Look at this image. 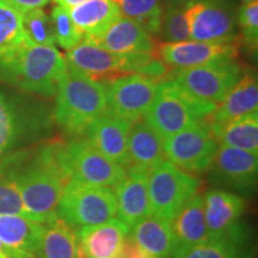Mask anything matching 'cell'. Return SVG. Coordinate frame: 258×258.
I'll return each instance as SVG.
<instances>
[{"label": "cell", "mask_w": 258, "mask_h": 258, "mask_svg": "<svg viewBox=\"0 0 258 258\" xmlns=\"http://www.w3.org/2000/svg\"><path fill=\"white\" fill-rule=\"evenodd\" d=\"M61 140L6 156L28 217L44 224L56 213L57 203L71 177L60 157Z\"/></svg>", "instance_id": "6da1fadb"}, {"label": "cell", "mask_w": 258, "mask_h": 258, "mask_svg": "<svg viewBox=\"0 0 258 258\" xmlns=\"http://www.w3.org/2000/svg\"><path fill=\"white\" fill-rule=\"evenodd\" d=\"M66 66V59L55 47L34 46L25 40L0 53V80L24 92L49 98L56 95Z\"/></svg>", "instance_id": "7a4b0ae2"}, {"label": "cell", "mask_w": 258, "mask_h": 258, "mask_svg": "<svg viewBox=\"0 0 258 258\" xmlns=\"http://www.w3.org/2000/svg\"><path fill=\"white\" fill-rule=\"evenodd\" d=\"M55 96L54 121L72 139L84 137L90 125L108 110L104 85L69 62L57 84Z\"/></svg>", "instance_id": "3957f363"}, {"label": "cell", "mask_w": 258, "mask_h": 258, "mask_svg": "<svg viewBox=\"0 0 258 258\" xmlns=\"http://www.w3.org/2000/svg\"><path fill=\"white\" fill-rule=\"evenodd\" d=\"M54 112L40 102L0 92V159L51 133Z\"/></svg>", "instance_id": "277c9868"}, {"label": "cell", "mask_w": 258, "mask_h": 258, "mask_svg": "<svg viewBox=\"0 0 258 258\" xmlns=\"http://www.w3.org/2000/svg\"><path fill=\"white\" fill-rule=\"evenodd\" d=\"M214 109V105L186 95L166 78L160 82L144 118L164 140L183 129L205 122Z\"/></svg>", "instance_id": "5b68a950"}, {"label": "cell", "mask_w": 258, "mask_h": 258, "mask_svg": "<svg viewBox=\"0 0 258 258\" xmlns=\"http://www.w3.org/2000/svg\"><path fill=\"white\" fill-rule=\"evenodd\" d=\"M56 214L73 231L103 224L116 215L114 191L106 186L71 179L57 203Z\"/></svg>", "instance_id": "8992f818"}, {"label": "cell", "mask_w": 258, "mask_h": 258, "mask_svg": "<svg viewBox=\"0 0 258 258\" xmlns=\"http://www.w3.org/2000/svg\"><path fill=\"white\" fill-rule=\"evenodd\" d=\"M244 71L232 60H221L184 70H172L167 78L192 98L217 106L239 82Z\"/></svg>", "instance_id": "52a82bcc"}, {"label": "cell", "mask_w": 258, "mask_h": 258, "mask_svg": "<svg viewBox=\"0 0 258 258\" xmlns=\"http://www.w3.org/2000/svg\"><path fill=\"white\" fill-rule=\"evenodd\" d=\"M202 180L164 160L148 173V200L152 217L172 220L180 208L198 194Z\"/></svg>", "instance_id": "ba28073f"}, {"label": "cell", "mask_w": 258, "mask_h": 258, "mask_svg": "<svg viewBox=\"0 0 258 258\" xmlns=\"http://www.w3.org/2000/svg\"><path fill=\"white\" fill-rule=\"evenodd\" d=\"M60 157L71 179L89 184L115 188L127 175L123 166L105 158L85 138L62 141Z\"/></svg>", "instance_id": "9c48e42d"}, {"label": "cell", "mask_w": 258, "mask_h": 258, "mask_svg": "<svg viewBox=\"0 0 258 258\" xmlns=\"http://www.w3.org/2000/svg\"><path fill=\"white\" fill-rule=\"evenodd\" d=\"M234 0H190L186 8L189 40L232 43L239 30Z\"/></svg>", "instance_id": "30bf717a"}, {"label": "cell", "mask_w": 258, "mask_h": 258, "mask_svg": "<svg viewBox=\"0 0 258 258\" xmlns=\"http://www.w3.org/2000/svg\"><path fill=\"white\" fill-rule=\"evenodd\" d=\"M220 145L206 122L164 139L165 159L188 173L207 172Z\"/></svg>", "instance_id": "8fae6325"}, {"label": "cell", "mask_w": 258, "mask_h": 258, "mask_svg": "<svg viewBox=\"0 0 258 258\" xmlns=\"http://www.w3.org/2000/svg\"><path fill=\"white\" fill-rule=\"evenodd\" d=\"M258 153L238 148L219 146L208 170L209 184L250 198L257 188Z\"/></svg>", "instance_id": "7c38bea8"}, {"label": "cell", "mask_w": 258, "mask_h": 258, "mask_svg": "<svg viewBox=\"0 0 258 258\" xmlns=\"http://www.w3.org/2000/svg\"><path fill=\"white\" fill-rule=\"evenodd\" d=\"M160 82L144 74H128L103 84L108 111L131 122L144 117L153 102Z\"/></svg>", "instance_id": "4fadbf2b"}, {"label": "cell", "mask_w": 258, "mask_h": 258, "mask_svg": "<svg viewBox=\"0 0 258 258\" xmlns=\"http://www.w3.org/2000/svg\"><path fill=\"white\" fill-rule=\"evenodd\" d=\"M157 55L167 69L184 70L221 60H232L238 56V46L220 42H164L157 47Z\"/></svg>", "instance_id": "5bb4252c"}, {"label": "cell", "mask_w": 258, "mask_h": 258, "mask_svg": "<svg viewBox=\"0 0 258 258\" xmlns=\"http://www.w3.org/2000/svg\"><path fill=\"white\" fill-rule=\"evenodd\" d=\"M133 122L106 110L90 125L84 137L109 160L125 169L128 164L127 143Z\"/></svg>", "instance_id": "9a60e30c"}, {"label": "cell", "mask_w": 258, "mask_h": 258, "mask_svg": "<svg viewBox=\"0 0 258 258\" xmlns=\"http://www.w3.org/2000/svg\"><path fill=\"white\" fill-rule=\"evenodd\" d=\"M129 230L120 219L86 226L76 232L79 244V258H117Z\"/></svg>", "instance_id": "2e32d148"}, {"label": "cell", "mask_w": 258, "mask_h": 258, "mask_svg": "<svg viewBox=\"0 0 258 258\" xmlns=\"http://www.w3.org/2000/svg\"><path fill=\"white\" fill-rule=\"evenodd\" d=\"M252 230L245 222L196 245L177 258H254Z\"/></svg>", "instance_id": "e0dca14e"}, {"label": "cell", "mask_w": 258, "mask_h": 258, "mask_svg": "<svg viewBox=\"0 0 258 258\" xmlns=\"http://www.w3.org/2000/svg\"><path fill=\"white\" fill-rule=\"evenodd\" d=\"M163 138L147 123L144 117L134 121L128 134V164L125 170L150 173L165 160Z\"/></svg>", "instance_id": "ac0fdd59"}, {"label": "cell", "mask_w": 258, "mask_h": 258, "mask_svg": "<svg viewBox=\"0 0 258 258\" xmlns=\"http://www.w3.org/2000/svg\"><path fill=\"white\" fill-rule=\"evenodd\" d=\"M208 238L220 235L238 222L246 211V200L237 194L212 188L202 195Z\"/></svg>", "instance_id": "d6986e66"}, {"label": "cell", "mask_w": 258, "mask_h": 258, "mask_svg": "<svg viewBox=\"0 0 258 258\" xmlns=\"http://www.w3.org/2000/svg\"><path fill=\"white\" fill-rule=\"evenodd\" d=\"M173 246L169 258H177L208 239L202 195L195 194L171 220Z\"/></svg>", "instance_id": "ffe728a7"}, {"label": "cell", "mask_w": 258, "mask_h": 258, "mask_svg": "<svg viewBox=\"0 0 258 258\" xmlns=\"http://www.w3.org/2000/svg\"><path fill=\"white\" fill-rule=\"evenodd\" d=\"M147 182V173L128 171L112 190L116 200V214L129 228L151 215Z\"/></svg>", "instance_id": "44dd1931"}, {"label": "cell", "mask_w": 258, "mask_h": 258, "mask_svg": "<svg viewBox=\"0 0 258 258\" xmlns=\"http://www.w3.org/2000/svg\"><path fill=\"white\" fill-rule=\"evenodd\" d=\"M89 42L118 54L156 53L158 47L150 32L124 16L117 19L101 36Z\"/></svg>", "instance_id": "7402d4cb"}, {"label": "cell", "mask_w": 258, "mask_h": 258, "mask_svg": "<svg viewBox=\"0 0 258 258\" xmlns=\"http://www.w3.org/2000/svg\"><path fill=\"white\" fill-rule=\"evenodd\" d=\"M253 111H258V83L256 74L247 71L205 122L209 127H218Z\"/></svg>", "instance_id": "603a6c76"}, {"label": "cell", "mask_w": 258, "mask_h": 258, "mask_svg": "<svg viewBox=\"0 0 258 258\" xmlns=\"http://www.w3.org/2000/svg\"><path fill=\"white\" fill-rule=\"evenodd\" d=\"M44 224L21 215H0V241L16 258H37Z\"/></svg>", "instance_id": "cb8c5ba5"}, {"label": "cell", "mask_w": 258, "mask_h": 258, "mask_svg": "<svg viewBox=\"0 0 258 258\" xmlns=\"http://www.w3.org/2000/svg\"><path fill=\"white\" fill-rule=\"evenodd\" d=\"M69 11L86 41L101 36L122 17L120 6L112 0H85L82 4L69 9Z\"/></svg>", "instance_id": "d4e9b609"}, {"label": "cell", "mask_w": 258, "mask_h": 258, "mask_svg": "<svg viewBox=\"0 0 258 258\" xmlns=\"http://www.w3.org/2000/svg\"><path fill=\"white\" fill-rule=\"evenodd\" d=\"M128 238L151 258H169L172 252L173 237L170 220L150 215L129 230Z\"/></svg>", "instance_id": "484cf974"}, {"label": "cell", "mask_w": 258, "mask_h": 258, "mask_svg": "<svg viewBox=\"0 0 258 258\" xmlns=\"http://www.w3.org/2000/svg\"><path fill=\"white\" fill-rule=\"evenodd\" d=\"M37 258H79L76 232L55 214L47 222L42 234Z\"/></svg>", "instance_id": "4316f807"}, {"label": "cell", "mask_w": 258, "mask_h": 258, "mask_svg": "<svg viewBox=\"0 0 258 258\" xmlns=\"http://www.w3.org/2000/svg\"><path fill=\"white\" fill-rule=\"evenodd\" d=\"M209 128L221 146L258 153V111L239 116L222 125Z\"/></svg>", "instance_id": "83f0119b"}, {"label": "cell", "mask_w": 258, "mask_h": 258, "mask_svg": "<svg viewBox=\"0 0 258 258\" xmlns=\"http://www.w3.org/2000/svg\"><path fill=\"white\" fill-rule=\"evenodd\" d=\"M190 0H165L161 15L160 36L165 42L175 43L189 40L186 8Z\"/></svg>", "instance_id": "f1b7e54d"}, {"label": "cell", "mask_w": 258, "mask_h": 258, "mask_svg": "<svg viewBox=\"0 0 258 258\" xmlns=\"http://www.w3.org/2000/svg\"><path fill=\"white\" fill-rule=\"evenodd\" d=\"M165 0H121V14L133 19L151 35L160 32L161 15Z\"/></svg>", "instance_id": "f546056e"}, {"label": "cell", "mask_w": 258, "mask_h": 258, "mask_svg": "<svg viewBox=\"0 0 258 258\" xmlns=\"http://www.w3.org/2000/svg\"><path fill=\"white\" fill-rule=\"evenodd\" d=\"M22 29L25 40L34 46L54 47L56 43L53 21L42 9H32L23 12Z\"/></svg>", "instance_id": "4dcf8cb0"}, {"label": "cell", "mask_w": 258, "mask_h": 258, "mask_svg": "<svg viewBox=\"0 0 258 258\" xmlns=\"http://www.w3.org/2000/svg\"><path fill=\"white\" fill-rule=\"evenodd\" d=\"M0 215L28 217L17 183L5 157L0 159Z\"/></svg>", "instance_id": "1f68e13d"}, {"label": "cell", "mask_w": 258, "mask_h": 258, "mask_svg": "<svg viewBox=\"0 0 258 258\" xmlns=\"http://www.w3.org/2000/svg\"><path fill=\"white\" fill-rule=\"evenodd\" d=\"M24 41L21 12L10 4L0 5V53L16 48Z\"/></svg>", "instance_id": "d6a6232c"}, {"label": "cell", "mask_w": 258, "mask_h": 258, "mask_svg": "<svg viewBox=\"0 0 258 258\" xmlns=\"http://www.w3.org/2000/svg\"><path fill=\"white\" fill-rule=\"evenodd\" d=\"M51 21L55 32V41L63 49L71 50L84 40V34L71 18L69 9L57 5L51 11Z\"/></svg>", "instance_id": "836d02e7"}, {"label": "cell", "mask_w": 258, "mask_h": 258, "mask_svg": "<svg viewBox=\"0 0 258 258\" xmlns=\"http://www.w3.org/2000/svg\"><path fill=\"white\" fill-rule=\"evenodd\" d=\"M237 23L244 43L256 50L258 46V0L240 5L237 14Z\"/></svg>", "instance_id": "e575fe53"}, {"label": "cell", "mask_w": 258, "mask_h": 258, "mask_svg": "<svg viewBox=\"0 0 258 258\" xmlns=\"http://www.w3.org/2000/svg\"><path fill=\"white\" fill-rule=\"evenodd\" d=\"M118 258H151L148 254L141 250L134 241H132L129 238H125L123 246H122L121 253Z\"/></svg>", "instance_id": "d590c367"}, {"label": "cell", "mask_w": 258, "mask_h": 258, "mask_svg": "<svg viewBox=\"0 0 258 258\" xmlns=\"http://www.w3.org/2000/svg\"><path fill=\"white\" fill-rule=\"evenodd\" d=\"M48 3H49V0H8V4L11 5L21 14L32 9H42Z\"/></svg>", "instance_id": "8d00e7d4"}, {"label": "cell", "mask_w": 258, "mask_h": 258, "mask_svg": "<svg viewBox=\"0 0 258 258\" xmlns=\"http://www.w3.org/2000/svg\"><path fill=\"white\" fill-rule=\"evenodd\" d=\"M54 2H56L57 4L63 6V8L71 9V8H74V6L82 4V3L85 2V0H54Z\"/></svg>", "instance_id": "74e56055"}, {"label": "cell", "mask_w": 258, "mask_h": 258, "mask_svg": "<svg viewBox=\"0 0 258 258\" xmlns=\"http://www.w3.org/2000/svg\"><path fill=\"white\" fill-rule=\"evenodd\" d=\"M0 252L4 253L8 258H16L15 257V253L12 252V251L10 250V249H8V247H6L5 245L2 243V241H0Z\"/></svg>", "instance_id": "f35d334b"}, {"label": "cell", "mask_w": 258, "mask_h": 258, "mask_svg": "<svg viewBox=\"0 0 258 258\" xmlns=\"http://www.w3.org/2000/svg\"><path fill=\"white\" fill-rule=\"evenodd\" d=\"M3 4H8V0H0V5Z\"/></svg>", "instance_id": "ab89813d"}, {"label": "cell", "mask_w": 258, "mask_h": 258, "mask_svg": "<svg viewBox=\"0 0 258 258\" xmlns=\"http://www.w3.org/2000/svg\"><path fill=\"white\" fill-rule=\"evenodd\" d=\"M0 258H8V257H6L4 253H2V252H0Z\"/></svg>", "instance_id": "60d3db41"}, {"label": "cell", "mask_w": 258, "mask_h": 258, "mask_svg": "<svg viewBox=\"0 0 258 258\" xmlns=\"http://www.w3.org/2000/svg\"><path fill=\"white\" fill-rule=\"evenodd\" d=\"M240 2H243V3H249V2H253V0H240Z\"/></svg>", "instance_id": "b9f144b4"}, {"label": "cell", "mask_w": 258, "mask_h": 258, "mask_svg": "<svg viewBox=\"0 0 258 258\" xmlns=\"http://www.w3.org/2000/svg\"><path fill=\"white\" fill-rule=\"evenodd\" d=\"M112 2H115L116 4H120V3H121V0H112Z\"/></svg>", "instance_id": "7bdbcfd3"}, {"label": "cell", "mask_w": 258, "mask_h": 258, "mask_svg": "<svg viewBox=\"0 0 258 258\" xmlns=\"http://www.w3.org/2000/svg\"><path fill=\"white\" fill-rule=\"evenodd\" d=\"M117 258H118V257H117Z\"/></svg>", "instance_id": "ee69618b"}]
</instances>
